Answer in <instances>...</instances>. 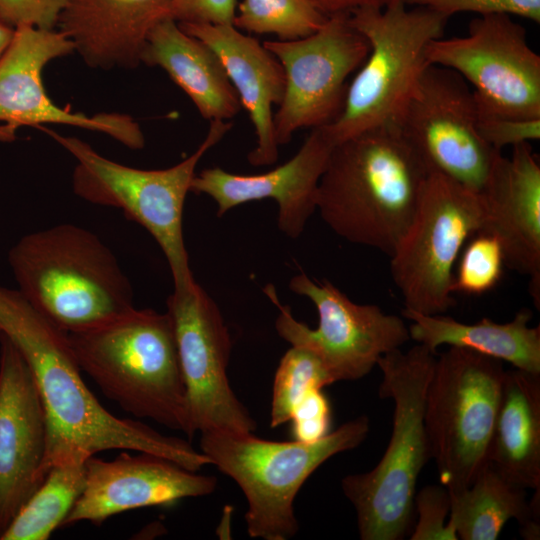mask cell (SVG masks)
Returning a JSON list of instances; mask_svg holds the SVG:
<instances>
[{
    "label": "cell",
    "mask_w": 540,
    "mask_h": 540,
    "mask_svg": "<svg viewBox=\"0 0 540 540\" xmlns=\"http://www.w3.org/2000/svg\"><path fill=\"white\" fill-rule=\"evenodd\" d=\"M87 459L72 458L53 465L0 540L49 539L84 490Z\"/></svg>",
    "instance_id": "27"
},
{
    "label": "cell",
    "mask_w": 540,
    "mask_h": 540,
    "mask_svg": "<svg viewBox=\"0 0 540 540\" xmlns=\"http://www.w3.org/2000/svg\"><path fill=\"white\" fill-rule=\"evenodd\" d=\"M429 174L400 125L374 128L333 147L316 210L343 239L390 256L417 212Z\"/></svg>",
    "instance_id": "2"
},
{
    "label": "cell",
    "mask_w": 540,
    "mask_h": 540,
    "mask_svg": "<svg viewBox=\"0 0 540 540\" xmlns=\"http://www.w3.org/2000/svg\"><path fill=\"white\" fill-rule=\"evenodd\" d=\"M484 218L480 232L500 242L505 266L529 277V292L540 305V164L530 143L497 154L480 191Z\"/></svg>",
    "instance_id": "20"
},
{
    "label": "cell",
    "mask_w": 540,
    "mask_h": 540,
    "mask_svg": "<svg viewBox=\"0 0 540 540\" xmlns=\"http://www.w3.org/2000/svg\"><path fill=\"white\" fill-rule=\"evenodd\" d=\"M46 413L32 372L0 333V537L41 485Z\"/></svg>",
    "instance_id": "17"
},
{
    "label": "cell",
    "mask_w": 540,
    "mask_h": 540,
    "mask_svg": "<svg viewBox=\"0 0 540 540\" xmlns=\"http://www.w3.org/2000/svg\"><path fill=\"white\" fill-rule=\"evenodd\" d=\"M67 337L81 371L105 397L132 416L194 436L167 312L134 308Z\"/></svg>",
    "instance_id": "3"
},
{
    "label": "cell",
    "mask_w": 540,
    "mask_h": 540,
    "mask_svg": "<svg viewBox=\"0 0 540 540\" xmlns=\"http://www.w3.org/2000/svg\"><path fill=\"white\" fill-rule=\"evenodd\" d=\"M263 45L285 72L284 96L274 114V134L279 146L289 143L299 129L325 126L338 117L347 79L369 52L367 40L353 27L348 13L328 16L307 37L267 40Z\"/></svg>",
    "instance_id": "13"
},
{
    "label": "cell",
    "mask_w": 540,
    "mask_h": 540,
    "mask_svg": "<svg viewBox=\"0 0 540 540\" xmlns=\"http://www.w3.org/2000/svg\"><path fill=\"white\" fill-rule=\"evenodd\" d=\"M232 124L229 120L210 121L208 133L194 153L172 167L159 170L122 165L100 155L79 138L41 129L75 158L74 193L90 203L119 208L144 227L167 259L174 290L184 291L196 283L183 236L185 199L198 162L222 140Z\"/></svg>",
    "instance_id": "8"
},
{
    "label": "cell",
    "mask_w": 540,
    "mask_h": 540,
    "mask_svg": "<svg viewBox=\"0 0 540 540\" xmlns=\"http://www.w3.org/2000/svg\"><path fill=\"white\" fill-rule=\"evenodd\" d=\"M435 352L417 343L381 356L379 396L394 402L392 433L381 460L369 472L341 481L356 511L362 540H401L411 524L418 477L431 458L424 413Z\"/></svg>",
    "instance_id": "4"
},
{
    "label": "cell",
    "mask_w": 540,
    "mask_h": 540,
    "mask_svg": "<svg viewBox=\"0 0 540 540\" xmlns=\"http://www.w3.org/2000/svg\"><path fill=\"white\" fill-rule=\"evenodd\" d=\"M121 453L112 460L90 456L86 460L85 487L60 528L88 521L101 525L129 510L172 505L188 497L211 494L213 476L198 474L150 453Z\"/></svg>",
    "instance_id": "18"
},
{
    "label": "cell",
    "mask_w": 540,
    "mask_h": 540,
    "mask_svg": "<svg viewBox=\"0 0 540 540\" xmlns=\"http://www.w3.org/2000/svg\"><path fill=\"white\" fill-rule=\"evenodd\" d=\"M237 0H173L169 16L178 23L233 24Z\"/></svg>",
    "instance_id": "36"
},
{
    "label": "cell",
    "mask_w": 540,
    "mask_h": 540,
    "mask_svg": "<svg viewBox=\"0 0 540 540\" xmlns=\"http://www.w3.org/2000/svg\"><path fill=\"white\" fill-rule=\"evenodd\" d=\"M195 433L223 430L254 432L256 422L234 394L227 366L231 338L222 314L196 282L167 299Z\"/></svg>",
    "instance_id": "15"
},
{
    "label": "cell",
    "mask_w": 540,
    "mask_h": 540,
    "mask_svg": "<svg viewBox=\"0 0 540 540\" xmlns=\"http://www.w3.org/2000/svg\"><path fill=\"white\" fill-rule=\"evenodd\" d=\"M369 44V52L348 85L338 117L322 126L334 145L365 131L400 125L430 65L429 43L443 36L448 17L424 6L398 2L349 13Z\"/></svg>",
    "instance_id": "6"
},
{
    "label": "cell",
    "mask_w": 540,
    "mask_h": 540,
    "mask_svg": "<svg viewBox=\"0 0 540 540\" xmlns=\"http://www.w3.org/2000/svg\"><path fill=\"white\" fill-rule=\"evenodd\" d=\"M141 63L162 68L209 121L230 120L241 104L217 54L171 17L150 31Z\"/></svg>",
    "instance_id": "23"
},
{
    "label": "cell",
    "mask_w": 540,
    "mask_h": 540,
    "mask_svg": "<svg viewBox=\"0 0 540 540\" xmlns=\"http://www.w3.org/2000/svg\"><path fill=\"white\" fill-rule=\"evenodd\" d=\"M454 270L452 291L482 295L500 281L505 266L499 240L492 234L478 232L464 245Z\"/></svg>",
    "instance_id": "30"
},
{
    "label": "cell",
    "mask_w": 540,
    "mask_h": 540,
    "mask_svg": "<svg viewBox=\"0 0 540 540\" xmlns=\"http://www.w3.org/2000/svg\"><path fill=\"white\" fill-rule=\"evenodd\" d=\"M321 358L313 351L292 346L277 367L270 412V426L288 422L295 406L313 389L334 383Z\"/></svg>",
    "instance_id": "29"
},
{
    "label": "cell",
    "mask_w": 540,
    "mask_h": 540,
    "mask_svg": "<svg viewBox=\"0 0 540 540\" xmlns=\"http://www.w3.org/2000/svg\"><path fill=\"white\" fill-rule=\"evenodd\" d=\"M315 6L326 16L351 13L363 8H384L406 0H312Z\"/></svg>",
    "instance_id": "37"
},
{
    "label": "cell",
    "mask_w": 540,
    "mask_h": 540,
    "mask_svg": "<svg viewBox=\"0 0 540 540\" xmlns=\"http://www.w3.org/2000/svg\"><path fill=\"white\" fill-rule=\"evenodd\" d=\"M173 0H66L57 27L92 68H135Z\"/></svg>",
    "instance_id": "22"
},
{
    "label": "cell",
    "mask_w": 540,
    "mask_h": 540,
    "mask_svg": "<svg viewBox=\"0 0 540 540\" xmlns=\"http://www.w3.org/2000/svg\"><path fill=\"white\" fill-rule=\"evenodd\" d=\"M489 463L524 489L540 488V374L506 370Z\"/></svg>",
    "instance_id": "25"
},
{
    "label": "cell",
    "mask_w": 540,
    "mask_h": 540,
    "mask_svg": "<svg viewBox=\"0 0 540 540\" xmlns=\"http://www.w3.org/2000/svg\"><path fill=\"white\" fill-rule=\"evenodd\" d=\"M481 196L431 172L417 212L390 257L392 279L404 308L428 315L455 305L454 269L466 242L483 225Z\"/></svg>",
    "instance_id": "10"
},
{
    "label": "cell",
    "mask_w": 540,
    "mask_h": 540,
    "mask_svg": "<svg viewBox=\"0 0 540 540\" xmlns=\"http://www.w3.org/2000/svg\"><path fill=\"white\" fill-rule=\"evenodd\" d=\"M16 28L0 15V58L10 45Z\"/></svg>",
    "instance_id": "39"
},
{
    "label": "cell",
    "mask_w": 540,
    "mask_h": 540,
    "mask_svg": "<svg viewBox=\"0 0 540 540\" xmlns=\"http://www.w3.org/2000/svg\"><path fill=\"white\" fill-rule=\"evenodd\" d=\"M0 333L26 360L46 413L43 478L64 460L89 458L114 449L145 452L194 472L211 464L189 441L164 435L103 407L88 388L69 345L67 332L39 312L18 289L0 286Z\"/></svg>",
    "instance_id": "1"
},
{
    "label": "cell",
    "mask_w": 540,
    "mask_h": 540,
    "mask_svg": "<svg viewBox=\"0 0 540 540\" xmlns=\"http://www.w3.org/2000/svg\"><path fill=\"white\" fill-rule=\"evenodd\" d=\"M426 56L430 65L450 69L473 86L478 111L540 118V56L511 16H478L466 36L431 41Z\"/></svg>",
    "instance_id": "12"
},
{
    "label": "cell",
    "mask_w": 540,
    "mask_h": 540,
    "mask_svg": "<svg viewBox=\"0 0 540 540\" xmlns=\"http://www.w3.org/2000/svg\"><path fill=\"white\" fill-rule=\"evenodd\" d=\"M293 440L316 441L330 432L331 409L322 389H313L295 406L291 414Z\"/></svg>",
    "instance_id": "34"
},
{
    "label": "cell",
    "mask_w": 540,
    "mask_h": 540,
    "mask_svg": "<svg viewBox=\"0 0 540 540\" xmlns=\"http://www.w3.org/2000/svg\"><path fill=\"white\" fill-rule=\"evenodd\" d=\"M410 339L431 351L442 345L465 348L510 363L513 368L540 374V327L530 326L532 312L519 310L513 320L489 318L466 324L444 314L428 315L404 308Z\"/></svg>",
    "instance_id": "24"
},
{
    "label": "cell",
    "mask_w": 540,
    "mask_h": 540,
    "mask_svg": "<svg viewBox=\"0 0 540 540\" xmlns=\"http://www.w3.org/2000/svg\"><path fill=\"white\" fill-rule=\"evenodd\" d=\"M178 24L217 54L241 107L247 111L257 137V145L247 157L249 163L274 164L279 145L274 134L273 106L281 103L286 82L279 60L258 39L244 34L233 24Z\"/></svg>",
    "instance_id": "21"
},
{
    "label": "cell",
    "mask_w": 540,
    "mask_h": 540,
    "mask_svg": "<svg viewBox=\"0 0 540 540\" xmlns=\"http://www.w3.org/2000/svg\"><path fill=\"white\" fill-rule=\"evenodd\" d=\"M406 3L430 8L448 18L457 13H474L478 16H516L540 22V0H406Z\"/></svg>",
    "instance_id": "32"
},
{
    "label": "cell",
    "mask_w": 540,
    "mask_h": 540,
    "mask_svg": "<svg viewBox=\"0 0 540 540\" xmlns=\"http://www.w3.org/2000/svg\"><path fill=\"white\" fill-rule=\"evenodd\" d=\"M477 117L482 138L498 151L506 146L514 147L540 138V118L499 116L478 110Z\"/></svg>",
    "instance_id": "33"
},
{
    "label": "cell",
    "mask_w": 540,
    "mask_h": 540,
    "mask_svg": "<svg viewBox=\"0 0 540 540\" xmlns=\"http://www.w3.org/2000/svg\"><path fill=\"white\" fill-rule=\"evenodd\" d=\"M327 17L312 0H241L233 25L240 31L290 41L313 34Z\"/></svg>",
    "instance_id": "28"
},
{
    "label": "cell",
    "mask_w": 540,
    "mask_h": 540,
    "mask_svg": "<svg viewBox=\"0 0 540 540\" xmlns=\"http://www.w3.org/2000/svg\"><path fill=\"white\" fill-rule=\"evenodd\" d=\"M19 292L67 333L134 309L132 286L112 251L91 231L59 224L29 233L8 253Z\"/></svg>",
    "instance_id": "5"
},
{
    "label": "cell",
    "mask_w": 540,
    "mask_h": 540,
    "mask_svg": "<svg viewBox=\"0 0 540 540\" xmlns=\"http://www.w3.org/2000/svg\"><path fill=\"white\" fill-rule=\"evenodd\" d=\"M334 146L324 128L316 127L284 164L254 175L235 174L220 167L203 169L194 176L190 192L212 198L219 217L243 203L273 199L278 205L279 230L296 239L316 210L319 181Z\"/></svg>",
    "instance_id": "19"
},
{
    "label": "cell",
    "mask_w": 540,
    "mask_h": 540,
    "mask_svg": "<svg viewBox=\"0 0 540 540\" xmlns=\"http://www.w3.org/2000/svg\"><path fill=\"white\" fill-rule=\"evenodd\" d=\"M418 522L411 540H457L455 530L446 522L450 514V495L443 485H427L414 497Z\"/></svg>",
    "instance_id": "31"
},
{
    "label": "cell",
    "mask_w": 540,
    "mask_h": 540,
    "mask_svg": "<svg viewBox=\"0 0 540 540\" xmlns=\"http://www.w3.org/2000/svg\"><path fill=\"white\" fill-rule=\"evenodd\" d=\"M74 51L72 42L59 30L17 27L0 58V139H13L21 126L63 124L102 132L134 150L142 149L145 137L140 125L119 113L87 116L59 107L47 95L42 82L44 67L53 59Z\"/></svg>",
    "instance_id": "16"
},
{
    "label": "cell",
    "mask_w": 540,
    "mask_h": 540,
    "mask_svg": "<svg viewBox=\"0 0 540 540\" xmlns=\"http://www.w3.org/2000/svg\"><path fill=\"white\" fill-rule=\"evenodd\" d=\"M506 370L503 362L459 347L436 358L424 422L440 484L467 488L489 462Z\"/></svg>",
    "instance_id": "9"
},
{
    "label": "cell",
    "mask_w": 540,
    "mask_h": 540,
    "mask_svg": "<svg viewBox=\"0 0 540 540\" xmlns=\"http://www.w3.org/2000/svg\"><path fill=\"white\" fill-rule=\"evenodd\" d=\"M400 126L430 173L480 193L501 151L482 138L473 91L460 75L429 65Z\"/></svg>",
    "instance_id": "14"
},
{
    "label": "cell",
    "mask_w": 540,
    "mask_h": 540,
    "mask_svg": "<svg viewBox=\"0 0 540 540\" xmlns=\"http://www.w3.org/2000/svg\"><path fill=\"white\" fill-rule=\"evenodd\" d=\"M525 490L488 462L467 488L448 490V524L458 539L496 540L510 519L519 523L524 517L528 504Z\"/></svg>",
    "instance_id": "26"
},
{
    "label": "cell",
    "mask_w": 540,
    "mask_h": 540,
    "mask_svg": "<svg viewBox=\"0 0 540 540\" xmlns=\"http://www.w3.org/2000/svg\"><path fill=\"white\" fill-rule=\"evenodd\" d=\"M369 430L365 415L313 442H277L252 432L211 430L200 433V447L243 491L249 536L288 540L299 529L294 500L307 478L329 458L359 446Z\"/></svg>",
    "instance_id": "7"
},
{
    "label": "cell",
    "mask_w": 540,
    "mask_h": 540,
    "mask_svg": "<svg viewBox=\"0 0 540 540\" xmlns=\"http://www.w3.org/2000/svg\"><path fill=\"white\" fill-rule=\"evenodd\" d=\"M289 288L314 304L318 325L312 329L298 321L290 307L279 301L274 286L268 284L263 292L279 309L276 331L292 346L317 354L335 382L364 377L381 356L410 340L403 318L387 314L374 304L353 302L328 280L311 279L301 272L291 278Z\"/></svg>",
    "instance_id": "11"
},
{
    "label": "cell",
    "mask_w": 540,
    "mask_h": 540,
    "mask_svg": "<svg viewBox=\"0 0 540 540\" xmlns=\"http://www.w3.org/2000/svg\"><path fill=\"white\" fill-rule=\"evenodd\" d=\"M66 0H0V15L15 28L53 30Z\"/></svg>",
    "instance_id": "35"
},
{
    "label": "cell",
    "mask_w": 540,
    "mask_h": 540,
    "mask_svg": "<svg viewBox=\"0 0 540 540\" xmlns=\"http://www.w3.org/2000/svg\"><path fill=\"white\" fill-rule=\"evenodd\" d=\"M519 532L526 540H539L540 538V488L528 501L524 517L518 523Z\"/></svg>",
    "instance_id": "38"
}]
</instances>
